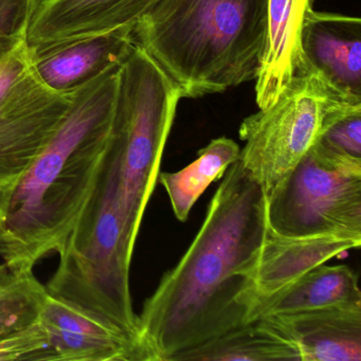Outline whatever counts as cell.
Returning <instances> with one entry per match:
<instances>
[{
	"label": "cell",
	"mask_w": 361,
	"mask_h": 361,
	"mask_svg": "<svg viewBox=\"0 0 361 361\" xmlns=\"http://www.w3.org/2000/svg\"><path fill=\"white\" fill-rule=\"evenodd\" d=\"M8 272H9V269H8L5 263H4L3 265H0V281L3 280V279L7 276Z\"/></svg>",
	"instance_id": "23"
},
{
	"label": "cell",
	"mask_w": 361,
	"mask_h": 361,
	"mask_svg": "<svg viewBox=\"0 0 361 361\" xmlns=\"http://www.w3.org/2000/svg\"><path fill=\"white\" fill-rule=\"evenodd\" d=\"M295 361H361V304L257 319Z\"/></svg>",
	"instance_id": "9"
},
{
	"label": "cell",
	"mask_w": 361,
	"mask_h": 361,
	"mask_svg": "<svg viewBox=\"0 0 361 361\" xmlns=\"http://www.w3.org/2000/svg\"><path fill=\"white\" fill-rule=\"evenodd\" d=\"M134 249L120 204L118 158L109 143L92 196L59 252L60 263L46 289L115 325L140 345L130 286Z\"/></svg>",
	"instance_id": "4"
},
{
	"label": "cell",
	"mask_w": 361,
	"mask_h": 361,
	"mask_svg": "<svg viewBox=\"0 0 361 361\" xmlns=\"http://www.w3.org/2000/svg\"><path fill=\"white\" fill-rule=\"evenodd\" d=\"M359 106L361 100L336 90L312 67L293 78L274 104L243 120L238 135L245 147L238 161L268 197L320 140L327 126Z\"/></svg>",
	"instance_id": "6"
},
{
	"label": "cell",
	"mask_w": 361,
	"mask_h": 361,
	"mask_svg": "<svg viewBox=\"0 0 361 361\" xmlns=\"http://www.w3.org/2000/svg\"><path fill=\"white\" fill-rule=\"evenodd\" d=\"M157 0H42L26 33L29 47L133 28Z\"/></svg>",
	"instance_id": "12"
},
{
	"label": "cell",
	"mask_w": 361,
	"mask_h": 361,
	"mask_svg": "<svg viewBox=\"0 0 361 361\" xmlns=\"http://www.w3.org/2000/svg\"><path fill=\"white\" fill-rule=\"evenodd\" d=\"M133 28L51 45L29 47L31 65L54 92L71 94L109 69L120 66L135 47Z\"/></svg>",
	"instance_id": "11"
},
{
	"label": "cell",
	"mask_w": 361,
	"mask_h": 361,
	"mask_svg": "<svg viewBox=\"0 0 361 361\" xmlns=\"http://www.w3.org/2000/svg\"><path fill=\"white\" fill-rule=\"evenodd\" d=\"M268 230L267 197L238 160L224 174L193 242L138 314L147 361H180L249 322L251 274Z\"/></svg>",
	"instance_id": "1"
},
{
	"label": "cell",
	"mask_w": 361,
	"mask_h": 361,
	"mask_svg": "<svg viewBox=\"0 0 361 361\" xmlns=\"http://www.w3.org/2000/svg\"><path fill=\"white\" fill-rule=\"evenodd\" d=\"M181 99L172 80L135 45L118 73L109 136L118 158L120 204L133 246L157 183L162 154Z\"/></svg>",
	"instance_id": "5"
},
{
	"label": "cell",
	"mask_w": 361,
	"mask_h": 361,
	"mask_svg": "<svg viewBox=\"0 0 361 361\" xmlns=\"http://www.w3.org/2000/svg\"><path fill=\"white\" fill-rule=\"evenodd\" d=\"M312 0H267L265 35L255 75V102L267 109L293 78L307 73L302 47L304 18Z\"/></svg>",
	"instance_id": "13"
},
{
	"label": "cell",
	"mask_w": 361,
	"mask_h": 361,
	"mask_svg": "<svg viewBox=\"0 0 361 361\" xmlns=\"http://www.w3.org/2000/svg\"><path fill=\"white\" fill-rule=\"evenodd\" d=\"M0 360H49L47 334L41 321L0 338Z\"/></svg>",
	"instance_id": "20"
},
{
	"label": "cell",
	"mask_w": 361,
	"mask_h": 361,
	"mask_svg": "<svg viewBox=\"0 0 361 361\" xmlns=\"http://www.w3.org/2000/svg\"><path fill=\"white\" fill-rule=\"evenodd\" d=\"M120 66L73 92L51 140L0 191V257L9 271L60 252L83 212L109 149Z\"/></svg>",
	"instance_id": "2"
},
{
	"label": "cell",
	"mask_w": 361,
	"mask_h": 361,
	"mask_svg": "<svg viewBox=\"0 0 361 361\" xmlns=\"http://www.w3.org/2000/svg\"><path fill=\"white\" fill-rule=\"evenodd\" d=\"M360 245L361 238L350 236L282 235L269 227L251 274L253 304L282 290L333 257L359 248Z\"/></svg>",
	"instance_id": "15"
},
{
	"label": "cell",
	"mask_w": 361,
	"mask_h": 361,
	"mask_svg": "<svg viewBox=\"0 0 361 361\" xmlns=\"http://www.w3.org/2000/svg\"><path fill=\"white\" fill-rule=\"evenodd\" d=\"M42 0H0V51L26 37Z\"/></svg>",
	"instance_id": "22"
},
{
	"label": "cell",
	"mask_w": 361,
	"mask_h": 361,
	"mask_svg": "<svg viewBox=\"0 0 361 361\" xmlns=\"http://www.w3.org/2000/svg\"><path fill=\"white\" fill-rule=\"evenodd\" d=\"M270 229L361 238V159L318 141L267 197Z\"/></svg>",
	"instance_id": "7"
},
{
	"label": "cell",
	"mask_w": 361,
	"mask_h": 361,
	"mask_svg": "<svg viewBox=\"0 0 361 361\" xmlns=\"http://www.w3.org/2000/svg\"><path fill=\"white\" fill-rule=\"evenodd\" d=\"M355 304H361V291L354 270L346 265H320L282 290L255 301L249 322L268 314Z\"/></svg>",
	"instance_id": "16"
},
{
	"label": "cell",
	"mask_w": 361,
	"mask_h": 361,
	"mask_svg": "<svg viewBox=\"0 0 361 361\" xmlns=\"http://www.w3.org/2000/svg\"><path fill=\"white\" fill-rule=\"evenodd\" d=\"M73 96L54 92L37 78L26 37L0 51V191L13 185L51 140Z\"/></svg>",
	"instance_id": "8"
},
{
	"label": "cell",
	"mask_w": 361,
	"mask_h": 361,
	"mask_svg": "<svg viewBox=\"0 0 361 361\" xmlns=\"http://www.w3.org/2000/svg\"><path fill=\"white\" fill-rule=\"evenodd\" d=\"M267 0H157L133 27L135 44L181 98L221 94L255 79Z\"/></svg>",
	"instance_id": "3"
},
{
	"label": "cell",
	"mask_w": 361,
	"mask_h": 361,
	"mask_svg": "<svg viewBox=\"0 0 361 361\" xmlns=\"http://www.w3.org/2000/svg\"><path fill=\"white\" fill-rule=\"evenodd\" d=\"M295 361L290 350L257 321L227 331L183 355L180 361Z\"/></svg>",
	"instance_id": "18"
},
{
	"label": "cell",
	"mask_w": 361,
	"mask_h": 361,
	"mask_svg": "<svg viewBox=\"0 0 361 361\" xmlns=\"http://www.w3.org/2000/svg\"><path fill=\"white\" fill-rule=\"evenodd\" d=\"M308 64L345 96L361 100V20L308 10L302 30Z\"/></svg>",
	"instance_id": "14"
},
{
	"label": "cell",
	"mask_w": 361,
	"mask_h": 361,
	"mask_svg": "<svg viewBox=\"0 0 361 361\" xmlns=\"http://www.w3.org/2000/svg\"><path fill=\"white\" fill-rule=\"evenodd\" d=\"M319 141L337 153L361 159V107L336 117Z\"/></svg>",
	"instance_id": "21"
},
{
	"label": "cell",
	"mask_w": 361,
	"mask_h": 361,
	"mask_svg": "<svg viewBox=\"0 0 361 361\" xmlns=\"http://www.w3.org/2000/svg\"><path fill=\"white\" fill-rule=\"evenodd\" d=\"M240 147L227 137L213 139L198 152L195 161L178 172H160L158 183L164 188L175 217L181 223L211 183L221 178L228 169L238 161Z\"/></svg>",
	"instance_id": "17"
},
{
	"label": "cell",
	"mask_w": 361,
	"mask_h": 361,
	"mask_svg": "<svg viewBox=\"0 0 361 361\" xmlns=\"http://www.w3.org/2000/svg\"><path fill=\"white\" fill-rule=\"evenodd\" d=\"M47 297L33 270L8 272L0 281V338L39 321Z\"/></svg>",
	"instance_id": "19"
},
{
	"label": "cell",
	"mask_w": 361,
	"mask_h": 361,
	"mask_svg": "<svg viewBox=\"0 0 361 361\" xmlns=\"http://www.w3.org/2000/svg\"><path fill=\"white\" fill-rule=\"evenodd\" d=\"M39 321L49 360L145 361L140 345L123 331L49 293Z\"/></svg>",
	"instance_id": "10"
}]
</instances>
